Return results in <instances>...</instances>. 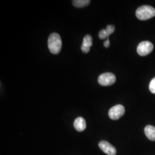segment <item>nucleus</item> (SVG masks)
Returning <instances> with one entry per match:
<instances>
[{
  "mask_svg": "<svg viewBox=\"0 0 155 155\" xmlns=\"http://www.w3.org/2000/svg\"><path fill=\"white\" fill-rule=\"evenodd\" d=\"M62 41L60 35L57 33H51L48 39V47L53 54H58L61 51Z\"/></svg>",
  "mask_w": 155,
  "mask_h": 155,
  "instance_id": "1",
  "label": "nucleus"
},
{
  "mask_svg": "<svg viewBox=\"0 0 155 155\" xmlns=\"http://www.w3.org/2000/svg\"><path fill=\"white\" fill-rule=\"evenodd\" d=\"M136 15L140 20H147L155 16V9L150 6H141L137 9Z\"/></svg>",
  "mask_w": 155,
  "mask_h": 155,
  "instance_id": "2",
  "label": "nucleus"
},
{
  "mask_svg": "<svg viewBox=\"0 0 155 155\" xmlns=\"http://www.w3.org/2000/svg\"><path fill=\"white\" fill-rule=\"evenodd\" d=\"M116 78L113 73L106 72L101 74L98 78V82L100 85L103 86H108L115 83Z\"/></svg>",
  "mask_w": 155,
  "mask_h": 155,
  "instance_id": "3",
  "label": "nucleus"
},
{
  "mask_svg": "<svg viewBox=\"0 0 155 155\" xmlns=\"http://www.w3.org/2000/svg\"><path fill=\"white\" fill-rule=\"evenodd\" d=\"M153 50V45L148 41L141 42L137 46V51L139 55L142 56L147 55Z\"/></svg>",
  "mask_w": 155,
  "mask_h": 155,
  "instance_id": "4",
  "label": "nucleus"
},
{
  "mask_svg": "<svg viewBox=\"0 0 155 155\" xmlns=\"http://www.w3.org/2000/svg\"><path fill=\"white\" fill-rule=\"evenodd\" d=\"M125 109L122 105H117L112 107L109 111V116L111 120H116L124 114Z\"/></svg>",
  "mask_w": 155,
  "mask_h": 155,
  "instance_id": "5",
  "label": "nucleus"
},
{
  "mask_svg": "<svg viewBox=\"0 0 155 155\" xmlns=\"http://www.w3.org/2000/svg\"><path fill=\"white\" fill-rule=\"evenodd\" d=\"M99 147L104 153L107 155H116V148L106 141H101L99 143Z\"/></svg>",
  "mask_w": 155,
  "mask_h": 155,
  "instance_id": "6",
  "label": "nucleus"
},
{
  "mask_svg": "<svg viewBox=\"0 0 155 155\" xmlns=\"http://www.w3.org/2000/svg\"><path fill=\"white\" fill-rule=\"evenodd\" d=\"M74 127L78 132H82L85 130L86 127V122L85 120L82 117H78L74 121Z\"/></svg>",
  "mask_w": 155,
  "mask_h": 155,
  "instance_id": "7",
  "label": "nucleus"
},
{
  "mask_svg": "<svg viewBox=\"0 0 155 155\" xmlns=\"http://www.w3.org/2000/svg\"><path fill=\"white\" fill-rule=\"evenodd\" d=\"M144 133L147 138L151 141H155V127L147 125L144 129Z\"/></svg>",
  "mask_w": 155,
  "mask_h": 155,
  "instance_id": "8",
  "label": "nucleus"
},
{
  "mask_svg": "<svg viewBox=\"0 0 155 155\" xmlns=\"http://www.w3.org/2000/svg\"><path fill=\"white\" fill-rule=\"evenodd\" d=\"M90 2L89 0H74L72 1V4L77 8H83L89 5Z\"/></svg>",
  "mask_w": 155,
  "mask_h": 155,
  "instance_id": "9",
  "label": "nucleus"
},
{
  "mask_svg": "<svg viewBox=\"0 0 155 155\" xmlns=\"http://www.w3.org/2000/svg\"><path fill=\"white\" fill-rule=\"evenodd\" d=\"M92 45H93V38L90 35H86L83 38L82 45L90 48V47L92 46Z\"/></svg>",
  "mask_w": 155,
  "mask_h": 155,
  "instance_id": "10",
  "label": "nucleus"
},
{
  "mask_svg": "<svg viewBox=\"0 0 155 155\" xmlns=\"http://www.w3.org/2000/svg\"><path fill=\"white\" fill-rule=\"evenodd\" d=\"M98 36L100 38V39L101 40H103V39H106V38H107L109 35H108V33L107 32L106 30V29H102L100 32H99V35H98Z\"/></svg>",
  "mask_w": 155,
  "mask_h": 155,
  "instance_id": "11",
  "label": "nucleus"
},
{
  "mask_svg": "<svg viewBox=\"0 0 155 155\" xmlns=\"http://www.w3.org/2000/svg\"><path fill=\"white\" fill-rule=\"evenodd\" d=\"M149 88H150V91L152 93L155 94V78H153L150 81Z\"/></svg>",
  "mask_w": 155,
  "mask_h": 155,
  "instance_id": "12",
  "label": "nucleus"
},
{
  "mask_svg": "<svg viewBox=\"0 0 155 155\" xmlns=\"http://www.w3.org/2000/svg\"><path fill=\"white\" fill-rule=\"evenodd\" d=\"M107 32L108 33V35L110 36L111 34L113 33L114 32L115 30V27L114 25H109L106 27V29Z\"/></svg>",
  "mask_w": 155,
  "mask_h": 155,
  "instance_id": "13",
  "label": "nucleus"
},
{
  "mask_svg": "<svg viewBox=\"0 0 155 155\" xmlns=\"http://www.w3.org/2000/svg\"><path fill=\"white\" fill-rule=\"evenodd\" d=\"M81 50H82V51L83 52V53L87 54L90 51V47H85V46L82 45Z\"/></svg>",
  "mask_w": 155,
  "mask_h": 155,
  "instance_id": "14",
  "label": "nucleus"
},
{
  "mask_svg": "<svg viewBox=\"0 0 155 155\" xmlns=\"http://www.w3.org/2000/svg\"><path fill=\"white\" fill-rule=\"evenodd\" d=\"M104 46L106 48H108V47L110 46V41H109V39H107V40L104 42Z\"/></svg>",
  "mask_w": 155,
  "mask_h": 155,
  "instance_id": "15",
  "label": "nucleus"
}]
</instances>
